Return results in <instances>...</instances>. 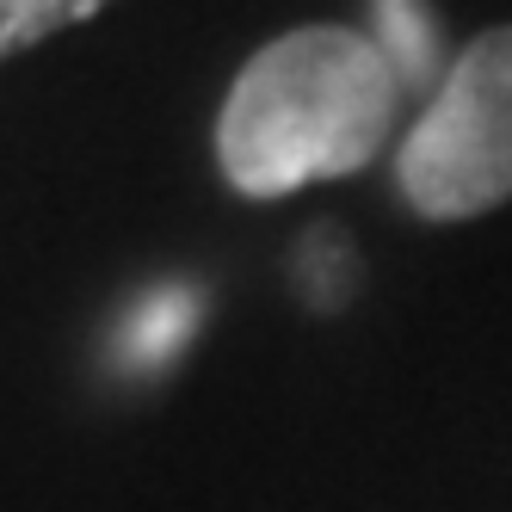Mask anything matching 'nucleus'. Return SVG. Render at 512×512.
<instances>
[{"mask_svg":"<svg viewBox=\"0 0 512 512\" xmlns=\"http://www.w3.org/2000/svg\"><path fill=\"white\" fill-rule=\"evenodd\" d=\"M401 93L371 31L297 25L235 75L216 118V161L241 198L346 179L389 142Z\"/></svg>","mask_w":512,"mask_h":512,"instance_id":"obj_1","label":"nucleus"},{"mask_svg":"<svg viewBox=\"0 0 512 512\" xmlns=\"http://www.w3.org/2000/svg\"><path fill=\"white\" fill-rule=\"evenodd\" d=\"M395 179L426 223H469L512 198V25L482 31L401 136Z\"/></svg>","mask_w":512,"mask_h":512,"instance_id":"obj_2","label":"nucleus"},{"mask_svg":"<svg viewBox=\"0 0 512 512\" xmlns=\"http://www.w3.org/2000/svg\"><path fill=\"white\" fill-rule=\"evenodd\" d=\"M377 50L401 75V87H426L438 75V25L426 0H377Z\"/></svg>","mask_w":512,"mask_h":512,"instance_id":"obj_3","label":"nucleus"},{"mask_svg":"<svg viewBox=\"0 0 512 512\" xmlns=\"http://www.w3.org/2000/svg\"><path fill=\"white\" fill-rule=\"evenodd\" d=\"M112 0H0V62L56 38V31L81 25L93 13H105Z\"/></svg>","mask_w":512,"mask_h":512,"instance_id":"obj_4","label":"nucleus"}]
</instances>
